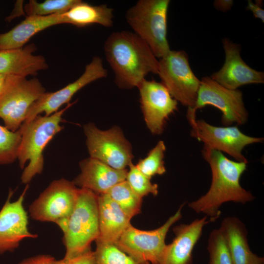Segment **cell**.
Masks as SVG:
<instances>
[{
	"label": "cell",
	"instance_id": "4dcf8cb0",
	"mask_svg": "<svg viewBox=\"0 0 264 264\" xmlns=\"http://www.w3.org/2000/svg\"><path fill=\"white\" fill-rule=\"evenodd\" d=\"M54 264H96L94 251L90 250L79 256L68 260H56Z\"/></svg>",
	"mask_w": 264,
	"mask_h": 264
},
{
	"label": "cell",
	"instance_id": "2e32d148",
	"mask_svg": "<svg viewBox=\"0 0 264 264\" xmlns=\"http://www.w3.org/2000/svg\"><path fill=\"white\" fill-rule=\"evenodd\" d=\"M225 62L221 68L210 77L229 89H238L242 86L264 83V73L248 66L240 55V45L225 38L222 41Z\"/></svg>",
	"mask_w": 264,
	"mask_h": 264
},
{
	"label": "cell",
	"instance_id": "5bb4252c",
	"mask_svg": "<svg viewBox=\"0 0 264 264\" xmlns=\"http://www.w3.org/2000/svg\"><path fill=\"white\" fill-rule=\"evenodd\" d=\"M138 88L146 124L153 134H161L167 120L176 110L178 102L162 83L145 79Z\"/></svg>",
	"mask_w": 264,
	"mask_h": 264
},
{
	"label": "cell",
	"instance_id": "f546056e",
	"mask_svg": "<svg viewBox=\"0 0 264 264\" xmlns=\"http://www.w3.org/2000/svg\"><path fill=\"white\" fill-rule=\"evenodd\" d=\"M129 167L126 180L132 190L142 198L150 194L156 196L158 192L157 184L153 183L151 179L143 174L136 165L131 163Z\"/></svg>",
	"mask_w": 264,
	"mask_h": 264
},
{
	"label": "cell",
	"instance_id": "d590c367",
	"mask_svg": "<svg viewBox=\"0 0 264 264\" xmlns=\"http://www.w3.org/2000/svg\"><path fill=\"white\" fill-rule=\"evenodd\" d=\"M4 76H5V75H2V74H0V78H3V77H4Z\"/></svg>",
	"mask_w": 264,
	"mask_h": 264
},
{
	"label": "cell",
	"instance_id": "484cf974",
	"mask_svg": "<svg viewBox=\"0 0 264 264\" xmlns=\"http://www.w3.org/2000/svg\"><path fill=\"white\" fill-rule=\"evenodd\" d=\"M95 241L96 246L94 253L96 264H141L119 249L114 243L99 239Z\"/></svg>",
	"mask_w": 264,
	"mask_h": 264
},
{
	"label": "cell",
	"instance_id": "7c38bea8",
	"mask_svg": "<svg viewBox=\"0 0 264 264\" xmlns=\"http://www.w3.org/2000/svg\"><path fill=\"white\" fill-rule=\"evenodd\" d=\"M84 131L90 157L118 170L126 169L132 163V147L120 128L103 131L89 123L84 125Z\"/></svg>",
	"mask_w": 264,
	"mask_h": 264
},
{
	"label": "cell",
	"instance_id": "4fadbf2b",
	"mask_svg": "<svg viewBox=\"0 0 264 264\" xmlns=\"http://www.w3.org/2000/svg\"><path fill=\"white\" fill-rule=\"evenodd\" d=\"M107 75L102 59L98 56L94 57L76 80L57 91L44 92L30 107L24 122L33 120L42 113L48 116L56 112L63 105L69 103L74 94L85 86L106 77Z\"/></svg>",
	"mask_w": 264,
	"mask_h": 264
},
{
	"label": "cell",
	"instance_id": "277c9868",
	"mask_svg": "<svg viewBox=\"0 0 264 264\" xmlns=\"http://www.w3.org/2000/svg\"><path fill=\"white\" fill-rule=\"evenodd\" d=\"M98 196L80 188L75 208L62 231L66 254L70 259L90 250L91 243L99 235Z\"/></svg>",
	"mask_w": 264,
	"mask_h": 264
},
{
	"label": "cell",
	"instance_id": "8992f818",
	"mask_svg": "<svg viewBox=\"0 0 264 264\" xmlns=\"http://www.w3.org/2000/svg\"><path fill=\"white\" fill-rule=\"evenodd\" d=\"M44 92L37 78L6 76L0 92V118L4 126L13 132L18 130L30 107Z\"/></svg>",
	"mask_w": 264,
	"mask_h": 264
},
{
	"label": "cell",
	"instance_id": "6da1fadb",
	"mask_svg": "<svg viewBox=\"0 0 264 264\" xmlns=\"http://www.w3.org/2000/svg\"><path fill=\"white\" fill-rule=\"evenodd\" d=\"M201 153L211 169V182L206 194L188 203L190 209L205 214L214 222L220 217V208L223 203L245 204L255 199L251 192L240 184L247 163L231 160L222 153L204 146Z\"/></svg>",
	"mask_w": 264,
	"mask_h": 264
},
{
	"label": "cell",
	"instance_id": "ac0fdd59",
	"mask_svg": "<svg viewBox=\"0 0 264 264\" xmlns=\"http://www.w3.org/2000/svg\"><path fill=\"white\" fill-rule=\"evenodd\" d=\"M80 174L72 181L81 189L91 191L97 195L106 193L115 185L126 180L127 170L113 168L93 158L80 162Z\"/></svg>",
	"mask_w": 264,
	"mask_h": 264
},
{
	"label": "cell",
	"instance_id": "9c48e42d",
	"mask_svg": "<svg viewBox=\"0 0 264 264\" xmlns=\"http://www.w3.org/2000/svg\"><path fill=\"white\" fill-rule=\"evenodd\" d=\"M182 204L174 215L159 227L152 230L138 229L131 225L114 244L136 262L160 264L166 245L165 239L171 227L182 217Z\"/></svg>",
	"mask_w": 264,
	"mask_h": 264
},
{
	"label": "cell",
	"instance_id": "d6986e66",
	"mask_svg": "<svg viewBox=\"0 0 264 264\" xmlns=\"http://www.w3.org/2000/svg\"><path fill=\"white\" fill-rule=\"evenodd\" d=\"M36 49L31 44L20 48L0 50V74L26 77L47 68L45 58L33 54Z\"/></svg>",
	"mask_w": 264,
	"mask_h": 264
},
{
	"label": "cell",
	"instance_id": "4316f807",
	"mask_svg": "<svg viewBox=\"0 0 264 264\" xmlns=\"http://www.w3.org/2000/svg\"><path fill=\"white\" fill-rule=\"evenodd\" d=\"M207 250L209 264H234L225 237L220 228L211 232Z\"/></svg>",
	"mask_w": 264,
	"mask_h": 264
},
{
	"label": "cell",
	"instance_id": "5b68a950",
	"mask_svg": "<svg viewBox=\"0 0 264 264\" xmlns=\"http://www.w3.org/2000/svg\"><path fill=\"white\" fill-rule=\"evenodd\" d=\"M169 0H139L126 12L134 32L149 46L156 58L170 50L167 38Z\"/></svg>",
	"mask_w": 264,
	"mask_h": 264
},
{
	"label": "cell",
	"instance_id": "83f0119b",
	"mask_svg": "<svg viewBox=\"0 0 264 264\" xmlns=\"http://www.w3.org/2000/svg\"><path fill=\"white\" fill-rule=\"evenodd\" d=\"M78 0H46L38 2L30 0L25 4L24 11L28 16H47L63 14L71 8Z\"/></svg>",
	"mask_w": 264,
	"mask_h": 264
},
{
	"label": "cell",
	"instance_id": "44dd1931",
	"mask_svg": "<svg viewBox=\"0 0 264 264\" xmlns=\"http://www.w3.org/2000/svg\"><path fill=\"white\" fill-rule=\"evenodd\" d=\"M220 228L225 237L234 264H264V258L250 249L246 227L239 218H224Z\"/></svg>",
	"mask_w": 264,
	"mask_h": 264
},
{
	"label": "cell",
	"instance_id": "e575fe53",
	"mask_svg": "<svg viewBox=\"0 0 264 264\" xmlns=\"http://www.w3.org/2000/svg\"><path fill=\"white\" fill-rule=\"evenodd\" d=\"M6 76H4L3 78H0V92L1 91V89H2L5 81V78Z\"/></svg>",
	"mask_w": 264,
	"mask_h": 264
},
{
	"label": "cell",
	"instance_id": "603a6c76",
	"mask_svg": "<svg viewBox=\"0 0 264 264\" xmlns=\"http://www.w3.org/2000/svg\"><path fill=\"white\" fill-rule=\"evenodd\" d=\"M62 16L65 23L78 27L93 24L110 27L113 23V9L106 4L93 5L79 0Z\"/></svg>",
	"mask_w": 264,
	"mask_h": 264
},
{
	"label": "cell",
	"instance_id": "1f68e13d",
	"mask_svg": "<svg viewBox=\"0 0 264 264\" xmlns=\"http://www.w3.org/2000/svg\"><path fill=\"white\" fill-rule=\"evenodd\" d=\"M55 260L50 255L42 254L25 259L18 264H54Z\"/></svg>",
	"mask_w": 264,
	"mask_h": 264
},
{
	"label": "cell",
	"instance_id": "7a4b0ae2",
	"mask_svg": "<svg viewBox=\"0 0 264 264\" xmlns=\"http://www.w3.org/2000/svg\"><path fill=\"white\" fill-rule=\"evenodd\" d=\"M104 50L119 88H138L148 74H157L158 61L147 44L133 32H112L105 41Z\"/></svg>",
	"mask_w": 264,
	"mask_h": 264
},
{
	"label": "cell",
	"instance_id": "e0dca14e",
	"mask_svg": "<svg viewBox=\"0 0 264 264\" xmlns=\"http://www.w3.org/2000/svg\"><path fill=\"white\" fill-rule=\"evenodd\" d=\"M207 216L173 229L175 237L166 244L160 264H192L194 248L200 239L205 225L211 222Z\"/></svg>",
	"mask_w": 264,
	"mask_h": 264
},
{
	"label": "cell",
	"instance_id": "ba28073f",
	"mask_svg": "<svg viewBox=\"0 0 264 264\" xmlns=\"http://www.w3.org/2000/svg\"><path fill=\"white\" fill-rule=\"evenodd\" d=\"M208 105L221 111V121L224 126L234 124L242 126L248 121L249 114L243 102L242 91L238 89L226 88L210 77L205 76L200 80L194 107L187 109V118H196V111Z\"/></svg>",
	"mask_w": 264,
	"mask_h": 264
},
{
	"label": "cell",
	"instance_id": "836d02e7",
	"mask_svg": "<svg viewBox=\"0 0 264 264\" xmlns=\"http://www.w3.org/2000/svg\"><path fill=\"white\" fill-rule=\"evenodd\" d=\"M214 7L218 10L226 12L230 10L233 5L232 0H216L214 1Z\"/></svg>",
	"mask_w": 264,
	"mask_h": 264
},
{
	"label": "cell",
	"instance_id": "3957f363",
	"mask_svg": "<svg viewBox=\"0 0 264 264\" xmlns=\"http://www.w3.org/2000/svg\"><path fill=\"white\" fill-rule=\"evenodd\" d=\"M74 103L48 116L38 115L33 120L24 122L19 128L21 132L17 159L23 169L21 181L27 184L37 175L42 173L44 166L43 152L55 136L64 128L61 125L62 115Z\"/></svg>",
	"mask_w": 264,
	"mask_h": 264
},
{
	"label": "cell",
	"instance_id": "9a60e30c",
	"mask_svg": "<svg viewBox=\"0 0 264 264\" xmlns=\"http://www.w3.org/2000/svg\"><path fill=\"white\" fill-rule=\"evenodd\" d=\"M28 188L27 184L18 199L11 202L13 191L0 211V254L14 251L25 239H35L38 235L28 228V216L23 207V200Z\"/></svg>",
	"mask_w": 264,
	"mask_h": 264
},
{
	"label": "cell",
	"instance_id": "30bf717a",
	"mask_svg": "<svg viewBox=\"0 0 264 264\" xmlns=\"http://www.w3.org/2000/svg\"><path fill=\"white\" fill-rule=\"evenodd\" d=\"M157 74L171 96L187 108H193L200 84L183 50H170L158 61Z\"/></svg>",
	"mask_w": 264,
	"mask_h": 264
},
{
	"label": "cell",
	"instance_id": "8d00e7d4",
	"mask_svg": "<svg viewBox=\"0 0 264 264\" xmlns=\"http://www.w3.org/2000/svg\"><path fill=\"white\" fill-rule=\"evenodd\" d=\"M144 264H151L148 262H147V263H145Z\"/></svg>",
	"mask_w": 264,
	"mask_h": 264
},
{
	"label": "cell",
	"instance_id": "ffe728a7",
	"mask_svg": "<svg viewBox=\"0 0 264 264\" xmlns=\"http://www.w3.org/2000/svg\"><path fill=\"white\" fill-rule=\"evenodd\" d=\"M97 196L99 235L97 239L114 244L132 225L131 219L107 194Z\"/></svg>",
	"mask_w": 264,
	"mask_h": 264
},
{
	"label": "cell",
	"instance_id": "d6a6232c",
	"mask_svg": "<svg viewBox=\"0 0 264 264\" xmlns=\"http://www.w3.org/2000/svg\"><path fill=\"white\" fill-rule=\"evenodd\" d=\"M247 10H250L256 18L260 19L263 22H264V10L262 8V0H255V3L252 0L247 1Z\"/></svg>",
	"mask_w": 264,
	"mask_h": 264
},
{
	"label": "cell",
	"instance_id": "cb8c5ba5",
	"mask_svg": "<svg viewBox=\"0 0 264 264\" xmlns=\"http://www.w3.org/2000/svg\"><path fill=\"white\" fill-rule=\"evenodd\" d=\"M106 193L131 219L140 213L142 198L132 190L126 180L115 185Z\"/></svg>",
	"mask_w": 264,
	"mask_h": 264
},
{
	"label": "cell",
	"instance_id": "52a82bcc",
	"mask_svg": "<svg viewBox=\"0 0 264 264\" xmlns=\"http://www.w3.org/2000/svg\"><path fill=\"white\" fill-rule=\"evenodd\" d=\"M80 188L65 178L54 180L29 206L34 220L52 222L63 231L76 206Z\"/></svg>",
	"mask_w": 264,
	"mask_h": 264
},
{
	"label": "cell",
	"instance_id": "7402d4cb",
	"mask_svg": "<svg viewBox=\"0 0 264 264\" xmlns=\"http://www.w3.org/2000/svg\"><path fill=\"white\" fill-rule=\"evenodd\" d=\"M62 23H65L62 14L27 16L9 31L0 33V50L23 47L37 33L50 26Z\"/></svg>",
	"mask_w": 264,
	"mask_h": 264
},
{
	"label": "cell",
	"instance_id": "8fae6325",
	"mask_svg": "<svg viewBox=\"0 0 264 264\" xmlns=\"http://www.w3.org/2000/svg\"><path fill=\"white\" fill-rule=\"evenodd\" d=\"M191 128L190 134L203 146L224 153L237 161L247 163L242 151L249 145L262 143L264 138L249 136L243 133L236 126L218 127L203 119L188 120Z\"/></svg>",
	"mask_w": 264,
	"mask_h": 264
},
{
	"label": "cell",
	"instance_id": "f1b7e54d",
	"mask_svg": "<svg viewBox=\"0 0 264 264\" xmlns=\"http://www.w3.org/2000/svg\"><path fill=\"white\" fill-rule=\"evenodd\" d=\"M21 140L19 129L13 132L0 125V165L9 164L17 159Z\"/></svg>",
	"mask_w": 264,
	"mask_h": 264
},
{
	"label": "cell",
	"instance_id": "d4e9b609",
	"mask_svg": "<svg viewBox=\"0 0 264 264\" xmlns=\"http://www.w3.org/2000/svg\"><path fill=\"white\" fill-rule=\"evenodd\" d=\"M165 151L164 141H159L146 157L139 160L136 167L150 179L155 175L164 174L166 171L164 161Z\"/></svg>",
	"mask_w": 264,
	"mask_h": 264
}]
</instances>
